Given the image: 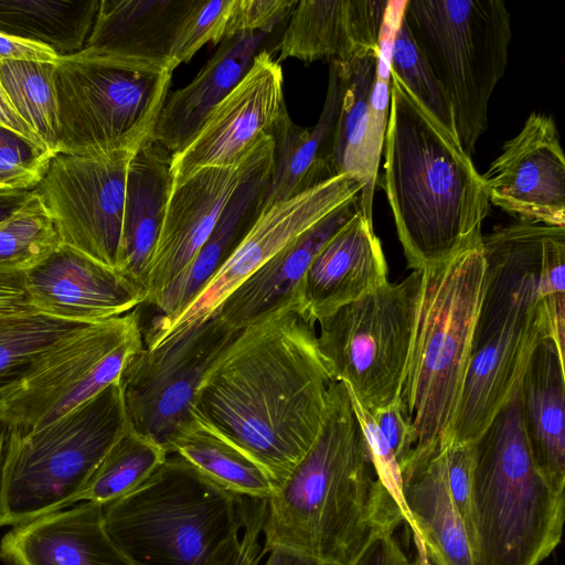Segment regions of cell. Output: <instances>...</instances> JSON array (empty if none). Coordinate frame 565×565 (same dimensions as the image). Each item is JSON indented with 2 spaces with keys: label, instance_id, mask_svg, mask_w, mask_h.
<instances>
[{
  "label": "cell",
  "instance_id": "obj_28",
  "mask_svg": "<svg viewBox=\"0 0 565 565\" xmlns=\"http://www.w3.org/2000/svg\"><path fill=\"white\" fill-rule=\"evenodd\" d=\"M565 363L551 339L534 349L520 381L521 414L533 461L556 491L565 488Z\"/></svg>",
  "mask_w": 565,
  "mask_h": 565
},
{
  "label": "cell",
  "instance_id": "obj_8",
  "mask_svg": "<svg viewBox=\"0 0 565 565\" xmlns=\"http://www.w3.org/2000/svg\"><path fill=\"white\" fill-rule=\"evenodd\" d=\"M130 429L119 381L41 428L14 426L0 487V527L77 503L90 476Z\"/></svg>",
  "mask_w": 565,
  "mask_h": 565
},
{
  "label": "cell",
  "instance_id": "obj_17",
  "mask_svg": "<svg viewBox=\"0 0 565 565\" xmlns=\"http://www.w3.org/2000/svg\"><path fill=\"white\" fill-rule=\"evenodd\" d=\"M397 25L394 19L384 20L377 52L361 54L345 64L332 62L341 82L334 172L361 183L360 207L370 220L390 111V53Z\"/></svg>",
  "mask_w": 565,
  "mask_h": 565
},
{
  "label": "cell",
  "instance_id": "obj_26",
  "mask_svg": "<svg viewBox=\"0 0 565 565\" xmlns=\"http://www.w3.org/2000/svg\"><path fill=\"white\" fill-rule=\"evenodd\" d=\"M340 104L341 82L335 64L330 63L327 94L317 124L301 127L287 110L270 132L274 167L262 212L335 177L333 156Z\"/></svg>",
  "mask_w": 565,
  "mask_h": 565
},
{
  "label": "cell",
  "instance_id": "obj_5",
  "mask_svg": "<svg viewBox=\"0 0 565 565\" xmlns=\"http://www.w3.org/2000/svg\"><path fill=\"white\" fill-rule=\"evenodd\" d=\"M484 284L482 242L422 268L399 395L415 436L405 465L435 456L452 441Z\"/></svg>",
  "mask_w": 565,
  "mask_h": 565
},
{
  "label": "cell",
  "instance_id": "obj_12",
  "mask_svg": "<svg viewBox=\"0 0 565 565\" xmlns=\"http://www.w3.org/2000/svg\"><path fill=\"white\" fill-rule=\"evenodd\" d=\"M143 348L140 315L92 323L63 342L32 375L0 398L15 428H41L119 381L130 358Z\"/></svg>",
  "mask_w": 565,
  "mask_h": 565
},
{
  "label": "cell",
  "instance_id": "obj_35",
  "mask_svg": "<svg viewBox=\"0 0 565 565\" xmlns=\"http://www.w3.org/2000/svg\"><path fill=\"white\" fill-rule=\"evenodd\" d=\"M0 83L12 106L52 154L58 151L55 63L0 62Z\"/></svg>",
  "mask_w": 565,
  "mask_h": 565
},
{
  "label": "cell",
  "instance_id": "obj_53",
  "mask_svg": "<svg viewBox=\"0 0 565 565\" xmlns=\"http://www.w3.org/2000/svg\"><path fill=\"white\" fill-rule=\"evenodd\" d=\"M13 431L14 424L0 409V487L7 452Z\"/></svg>",
  "mask_w": 565,
  "mask_h": 565
},
{
  "label": "cell",
  "instance_id": "obj_43",
  "mask_svg": "<svg viewBox=\"0 0 565 565\" xmlns=\"http://www.w3.org/2000/svg\"><path fill=\"white\" fill-rule=\"evenodd\" d=\"M266 515L267 500L247 498L242 530L226 539L205 565H258L263 558L259 537Z\"/></svg>",
  "mask_w": 565,
  "mask_h": 565
},
{
  "label": "cell",
  "instance_id": "obj_36",
  "mask_svg": "<svg viewBox=\"0 0 565 565\" xmlns=\"http://www.w3.org/2000/svg\"><path fill=\"white\" fill-rule=\"evenodd\" d=\"M167 451L131 428L106 454L79 493L77 502L106 505L139 486L167 458Z\"/></svg>",
  "mask_w": 565,
  "mask_h": 565
},
{
  "label": "cell",
  "instance_id": "obj_14",
  "mask_svg": "<svg viewBox=\"0 0 565 565\" xmlns=\"http://www.w3.org/2000/svg\"><path fill=\"white\" fill-rule=\"evenodd\" d=\"M238 332L215 313L153 349L137 351L119 379L130 428L168 454L192 417L200 381Z\"/></svg>",
  "mask_w": 565,
  "mask_h": 565
},
{
  "label": "cell",
  "instance_id": "obj_31",
  "mask_svg": "<svg viewBox=\"0 0 565 565\" xmlns=\"http://www.w3.org/2000/svg\"><path fill=\"white\" fill-rule=\"evenodd\" d=\"M193 0H99L85 47L169 62Z\"/></svg>",
  "mask_w": 565,
  "mask_h": 565
},
{
  "label": "cell",
  "instance_id": "obj_50",
  "mask_svg": "<svg viewBox=\"0 0 565 565\" xmlns=\"http://www.w3.org/2000/svg\"><path fill=\"white\" fill-rule=\"evenodd\" d=\"M0 126L6 127V128L25 137L30 141L44 147L42 145V142L40 141V139L38 138V136L34 134V131L29 127V125L21 118V116L14 109V107L12 106L1 83H0Z\"/></svg>",
  "mask_w": 565,
  "mask_h": 565
},
{
  "label": "cell",
  "instance_id": "obj_3",
  "mask_svg": "<svg viewBox=\"0 0 565 565\" xmlns=\"http://www.w3.org/2000/svg\"><path fill=\"white\" fill-rule=\"evenodd\" d=\"M391 79L383 188L407 267L418 270L481 244L490 202L458 139Z\"/></svg>",
  "mask_w": 565,
  "mask_h": 565
},
{
  "label": "cell",
  "instance_id": "obj_42",
  "mask_svg": "<svg viewBox=\"0 0 565 565\" xmlns=\"http://www.w3.org/2000/svg\"><path fill=\"white\" fill-rule=\"evenodd\" d=\"M348 392L353 411L367 444L375 477L395 504L399 508L404 522H406L411 527V520L403 501L402 472L397 459L386 438L376 425L372 414L360 404L356 397L349 390Z\"/></svg>",
  "mask_w": 565,
  "mask_h": 565
},
{
  "label": "cell",
  "instance_id": "obj_54",
  "mask_svg": "<svg viewBox=\"0 0 565 565\" xmlns=\"http://www.w3.org/2000/svg\"><path fill=\"white\" fill-rule=\"evenodd\" d=\"M412 565H431L430 563H425L420 561L419 558H416L415 561H412Z\"/></svg>",
  "mask_w": 565,
  "mask_h": 565
},
{
  "label": "cell",
  "instance_id": "obj_1",
  "mask_svg": "<svg viewBox=\"0 0 565 565\" xmlns=\"http://www.w3.org/2000/svg\"><path fill=\"white\" fill-rule=\"evenodd\" d=\"M332 383L316 324L290 303L239 330L200 381L192 414L256 461L276 490L315 441Z\"/></svg>",
  "mask_w": 565,
  "mask_h": 565
},
{
  "label": "cell",
  "instance_id": "obj_15",
  "mask_svg": "<svg viewBox=\"0 0 565 565\" xmlns=\"http://www.w3.org/2000/svg\"><path fill=\"white\" fill-rule=\"evenodd\" d=\"M361 192L358 180L339 174L263 211L236 249L189 302L152 319L142 335L145 348L153 349L212 317L262 265L334 210L360 196Z\"/></svg>",
  "mask_w": 565,
  "mask_h": 565
},
{
  "label": "cell",
  "instance_id": "obj_30",
  "mask_svg": "<svg viewBox=\"0 0 565 565\" xmlns=\"http://www.w3.org/2000/svg\"><path fill=\"white\" fill-rule=\"evenodd\" d=\"M274 151L275 145L230 199L185 270L154 302L159 315H169L189 302L246 236L263 210L274 167Z\"/></svg>",
  "mask_w": 565,
  "mask_h": 565
},
{
  "label": "cell",
  "instance_id": "obj_45",
  "mask_svg": "<svg viewBox=\"0 0 565 565\" xmlns=\"http://www.w3.org/2000/svg\"><path fill=\"white\" fill-rule=\"evenodd\" d=\"M444 459L449 492L468 533L473 465L472 444L449 445L444 449Z\"/></svg>",
  "mask_w": 565,
  "mask_h": 565
},
{
  "label": "cell",
  "instance_id": "obj_38",
  "mask_svg": "<svg viewBox=\"0 0 565 565\" xmlns=\"http://www.w3.org/2000/svg\"><path fill=\"white\" fill-rule=\"evenodd\" d=\"M60 245L56 228L34 193L0 224V269L26 271Z\"/></svg>",
  "mask_w": 565,
  "mask_h": 565
},
{
  "label": "cell",
  "instance_id": "obj_16",
  "mask_svg": "<svg viewBox=\"0 0 565 565\" xmlns=\"http://www.w3.org/2000/svg\"><path fill=\"white\" fill-rule=\"evenodd\" d=\"M280 63L260 51L232 92L207 115L194 137L171 154L172 188L195 171L239 162L287 111Z\"/></svg>",
  "mask_w": 565,
  "mask_h": 565
},
{
  "label": "cell",
  "instance_id": "obj_47",
  "mask_svg": "<svg viewBox=\"0 0 565 565\" xmlns=\"http://www.w3.org/2000/svg\"><path fill=\"white\" fill-rule=\"evenodd\" d=\"M371 414L402 469L415 447V436L403 413L399 398Z\"/></svg>",
  "mask_w": 565,
  "mask_h": 565
},
{
  "label": "cell",
  "instance_id": "obj_32",
  "mask_svg": "<svg viewBox=\"0 0 565 565\" xmlns=\"http://www.w3.org/2000/svg\"><path fill=\"white\" fill-rule=\"evenodd\" d=\"M175 454L222 488L268 500L275 486L267 472L239 448L192 414L169 445Z\"/></svg>",
  "mask_w": 565,
  "mask_h": 565
},
{
  "label": "cell",
  "instance_id": "obj_48",
  "mask_svg": "<svg viewBox=\"0 0 565 565\" xmlns=\"http://www.w3.org/2000/svg\"><path fill=\"white\" fill-rule=\"evenodd\" d=\"M38 312L24 285V271L0 269V319Z\"/></svg>",
  "mask_w": 565,
  "mask_h": 565
},
{
  "label": "cell",
  "instance_id": "obj_33",
  "mask_svg": "<svg viewBox=\"0 0 565 565\" xmlns=\"http://www.w3.org/2000/svg\"><path fill=\"white\" fill-rule=\"evenodd\" d=\"M98 6L99 0H0V32L72 55L85 49Z\"/></svg>",
  "mask_w": 565,
  "mask_h": 565
},
{
  "label": "cell",
  "instance_id": "obj_40",
  "mask_svg": "<svg viewBox=\"0 0 565 565\" xmlns=\"http://www.w3.org/2000/svg\"><path fill=\"white\" fill-rule=\"evenodd\" d=\"M234 0H193L184 17L169 61L175 70L188 63L207 43L218 44L225 30Z\"/></svg>",
  "mask_w": 565,
  "mask_h": 565
},
{
  "label": "cell",
  "instance_id": "obj_52",
  "mask_svg": "<svg viewBox=\"0 0 565 565\" xmlns=\"http://www.w3.org/2000/svg\"><path fill=\"white\" fill-rule=\"evenodd\" d=\"M265 565H324L294 551L275 547L268 552Z\"/></svg>",
  "mask_w": 565,
  "mask_h": 565
},
{
  "label": "cell",
  "instance_id": "obj_25",
  "mask_svg": "<svg viewBox=\"0 0 565 565\" xmlns=\"http://www.w3.org/2000/svg\"><path fill=\"white\" fill-rule=\"evenodd\" d=\"M273 33H242L218 43L215 53L183 88L168 94L151 140L171 154L198 132L211 110L239 83Z\"/></svg>",
  "mask_w": 565,
  "mask_h": 565
},
{
  "label": "cell",
  "instance_id": "obj_2",
  "mask_svg": "<svg viewBox=\"0 0 565 565\" xmlns=\"http://www.w3.org/2000/svg\"><path fill=\"white\" fill-rule=\"evenodd\" d=\"M403 521L375 477L349 392L333 382L315 441L267 500L262 554L281 547L345 565L371 529Z\"/></svg>",
  "mask_w": 565,
  "mask_h": 565
},
{
  "label": "cell",
  "instance_id": "obj_44",
  "mask_svg": "<svg viewBox=\"0 0 565 565\" xmlns=\"http://www.w3.org/2000/svg\"><path fill=\"white\" fill-rule=\"evenodd\" d=\"M297 0H234L225 39L253 32H268L288 20Z\"/></svg>",
  "mask_w": 565,
  "mask_h": 565
},
{
  "label": "cell",
  "instance_id": "obj_9",
  "mask_svg": "<svg viewBox=\"0 0 565 565\" xmlns=\"http://www.w3.org/2000/svg\"><path fill=\"white\" fill-rule=\"evenodd\" d=\"M173 71L169 62L94 47L58 56V151L141 146L151 138Z\"/></svg>",
  "mask_w": 565,
  "mask_h": 565
},
{
  "label": "cell",
  "instance_id": "obj_19",
  "mask_svg": "<svg viewBox=\"0 0 565 565\" xmlns=\"http://www.w3.org/2000/svg\"><path fill=\"white\" fill-rule=\"evenodd\" d=\"M481 175L489 202L519 222L565 227V157L551 116L530 114Z\"/></svg>",
  "mask_w": 565,
  "mask_h": 565
},
{
  "label": "cell",
  "instance_id": "obj_29",
  "mask_svg": "<svg viewBox=\"0 0 565 565\" xmlns=\"http://www.w3.org/2000/svg\"><path fill=\"white\" fill-rule=\"evenodd\" d=\"M171 153L147 140L130 161L118 270L146 291L148 268L172 190Z\"/></svg>",
  "mask_w": 565,
  "mask_h": 565
},
{
  "label": "cell",
  "instance_id": "obj_39",
  "mask_svg": "<svg viewBox=\"0 0 565 565\" xmlns=\"http://www.w3.org/2000/svg\"><path fill=\"white\" fill-rule=\"evenodd\" d=\"M565 227L548 225L542 244L539 297L551 340L565 358Z\"/></svg>",
  "mask_w": 565,
  "mask_h": 565
},
{
  "label": "cell",
  "instance_id": "obj_22",
  "mask_svg": "<svg viewBox=\"0 0 565 565\" xmlns=\"http://www.w3.org/2000/svg\"><path fill=\"white\" fill-rule=\"evenodd\" d=\"M387 6L385 0L297 1L275 47L276 61L345 64L377 52Z\"/></svg>",
  "mask_w": 565,
  "mask_h": 565
},
{
  "label": "cell",
  "instance_id": "obj_4",
  "mask_svg": "<svg viewBox=\"0 0 565 565\" xmlns=\"http://www.w3.org/2000/svg\"><path fill=\"white\" fill-rule=\"evenodd\" d=\"M543 235L499 227L482 238L486 284L450 445L472 444L511 397L535 347L551 339L539 297Z\"/></svg>",
  "mask_w": 565,
  "mask_h": 565
},
{
  "label": "cell",
  "instance_id": "obj_18",
  "mask_svg": "<svg viewBox=\"0 0 565 565\" xmlns=\"http://www.w3.org/2000/svg\"><path fill=\"white\" fill-rule=\"evenodd\" d=\"M274 146L262 136L239 162L206 167L172 188L146 278V305L153 306L192 262L223 209Z\"/></svg>",
  "mask_w": 565,
  "mask_h": 565
},
{
  "label": "cell",
  "instance_id": "obj_11",
  "mask_svg": "<svg viewBox=\"0 0 565 565\" xmlns=\"http://www.w3.org/2000/svg\"><path fill=\"white\" fill-rule=\"evenodd\" d=\"M422 269L387 281L318 321L317 345L333 382L373 413L399 398Z\"/></svg>",
  "mask_w": 565,
  "mask_h": 565
},
{
  "label": "cell",
  "instance_id": "obj_41",
  "mask_svg": "<svg viewBox=\"0 0 565 565\" xmlns=\"http://www.w3.org/2000/svg\"><path fill=\"white\" fill-rule=\"evenodd\" d=\"M52 156L44 147L0 126V192L33 191Z\"/></svg>",
  "mask_w": 565,
  "mask_h": 565
},
{
  "label": "cell",
  "instance_id": "obj_49",
  "mask_svg": "<svg viewBox=\"0 0 565 565\" xmlns=\"http://www.w3.org/2000/svg\"><path fill=\"white\" fill-rule=\"evenodd\" d=\"M58 56L46 46L0 32V62L9 60L56 63Z\"/></svg>",
  "mask_w": 565,
  "mask_h": 565
},
{
  "label": "cell",
  "instance_id": "obj_20",
  "mask_svg": "<svg viewBox=\"0 0 565 565\" xmlns=\"http://www.w3.org/2000/svg\"><path fill=\"white\" fill-rule=\"evenodd\" d=\"M24 285L39 313L78 323L122 316L146 300L125 275L63 244L24 271Z\"/></svg>",
  "mask_w": 565,
  "mask_h": 565
},
{
  "label": "cell",
  "instance_id": "obj_21",
  "mask_svg": "<svg viewBox=\"0 0 565 565\" xmlns=\"http://www.w3.org/2000/svg\"><path fill=\"white\" fill-rule=\"evenodd\" d=\"M387 274L373 221L358 211L321 247L302 279L300 299L306 317L317 324L382 287L388 281Z\"/></svg>",
  "mask_w": 565,
  "mask_h": 565
},
{
  "label": "cell",
  "instance_id": "obj_24",
  "mask_svg": "<svg viewBox=\"0 0 565 565\" xmlns=\"http://www.w3.org/2000/svg\"><path fill=\"white\" fill-rule=\"evenodd\" d=\"M359 200L334 210L287 244L242 282L215 313L231 328L242 330L284 306L302 307L300 287L311 262L327 241L361 211Z\"/></svg>",
  "mask_w": 565,
  "mask_h": 565
},
{
  "label": "cell",
  "instance_id": "obj_51",
  "mask_svg": "<svg viewBox=\"0 0 565 565\" xmlns=\"http://www.w3.org/2000/svg\"><path fill=\"white\" fill-rule=\"evenodd\" d=\"M33 194V191L0 192V224L18 212Z\"/></svg>",
  "mask_w": 565,
  "mask_h": 565
},
{
  "label": "cell",
  "instance_id": "obj_37",
  "mask_svg": "<svg viewBox=\"0 0 565 565\" xmlns=\"http://www.w3.org/2000/svg\"><path fill=\"white\" fill-rule=\"evenodd\" d=\"M390 68L426 113L458 139L449 97L413 40L403 14L391 45Z\"/></svg>",
  "mask_w": 565,
  "mask_h": 565
},
{
  "label": "cell",
  "instance_id": "obj_34",
  "mask_svg": "<svg viewBox=\"0 0 565 565\" xmlns=\"http://www.w3.org/2000/svg\"><path fill=\"white\" fill-rule=\"evenodd\" d=\"M87 326L39 312L0 319V398L40 369L63 342Z\"/></svg>",
  "mask_w": 565,
  "mask_h": 565
},
{
  "label": "cell",
  "instance_id": "obj_23",
  "mask_svg": "<svg viewBox=\"0 0 565 565\" xmlns=\"http://www.w3.org/2000/svg\"><path fill=\"white\" fill-rule=\"evenodd\" d=\"M6 565H136L105 529L103 505L82 501L7 532Z\"/></svg>",
  "mask_w": 565,
  "mask_h": 565
},
{
  "label": "cell",
  "instance_id": "obj_27",
  "mask_svg": "<svg viewBox=\"0 0 565 565\" xmlns=\"http://www.w3.org/2000/svg\"><path fill=\"white\" fill-rule=\"evenodd\" d=\"M401 471L417 557L434 565H475L466 525L449 492L444 450Z\"/></svg>",
  "mask_w": 565,
  "mask_h": 565
},
{
  "label": "cell",
  "instance_id": "obj_6",
  "mask_svg": "<svg viewBox=\"0 0 565 565\" xmlns=\"http://www.w3.org/2000/svg\"><path fill=\"white\" fill-rule=\"evenodd\" d=\"M472 449L468 539L475 565H541L561 542L565 501L533 461L520 382Z\"/></svg>",
  "mask_w": 565,
  "mask_h": 565
},
{
  "label": "cell",
  "instance_id": "obj_46",
  "mask_svg": "<svg viewBox=\"0 0 565 565\" xmlns=\"http://www.w3.org/2000/svg\"><path fill=\"white\" fill-rule=\"evenodd\" d=\"M345 565H412L394 531L373 527Z\"/></svg>",
  "mask_w": 565,
  "mask_h": 565
},
{
  "label": "cell",
  "instance_id": "obj_10",
  "mask_svg": "<svg viewBox=\"0 0 565 565\" xmlns=\"http://www.w3.org/2000/svg\"><path fill=\"white\" fill-rule=\"evenodd\" d=\"M403 18L452 105L458 141L471 156L488 128L491 95L512 39L503 0H406Z\"/></svg>",
  "mask_w": 565,
  "mask_h": 565
},
{
  "label": "cell",
  "instance_id": "obj_13",
  "mask_svg": "<svg viewBox=\"0 0 565 565\" xmlns=\"http://www.w3.org/2000/svg\"><path fill=\"white\" fill-rule=\"evenodd\" d=\"M141 146L58 151L33 190L61 244L116 270L121 254L127 173Z\"/></svg>",
  "mask_w": 565,
  "mask_h": 565
},
{
  "label": "cell",
  "instance_id": "obj_7",
  "mask_svg": "<svg viewBox=\"0 0 565 565\" xmlns=\"http://www.w3.org/2000/svg\"><path fill=\"white\" fill-rule=\"evenodd\" d=\"M246 500L168 454L145 481L103 507L104 524L136 565H205L242 530Z\"/></svg>",
  "mask_w": 565,
  "mask_h": 565
}]
</instances>
